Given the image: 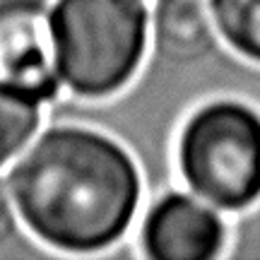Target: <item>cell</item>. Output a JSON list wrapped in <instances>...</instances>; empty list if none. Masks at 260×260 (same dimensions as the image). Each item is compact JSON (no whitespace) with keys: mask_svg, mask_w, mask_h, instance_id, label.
Masks as SVG:
<instances>
[{"mask_svg":"<svg viewBox=\"0 0 260 260\" xmlns=\"http://www.w3.org/2000/svg\"><path fill=\"white\" fill-rule=\"evenodd\" d=\"M27 232L53 258H138L133 232L147 200L135 154L80 121H46L5 169Z\"/></svg>","mask_w":260,"mask_h":260,"instance_id":"cell-1","label":"cell"},{"mask_svg":"<svg viewBox=\"0 0 260 260\" xmlns=\"http://www.w3.org/2000/svg\"><path fill=\"white\" fill-rule=\"evenodd\" d=\"M51 37L68 96L121 94L149 51V0H51Z\"/></svg>","mask_w":260,"mask_h":260,"instance_id":"cell-2","label":"cell"},{"mask_svg":"<svg viewBox=\"0 0 260 260\" xmlns=\"http://www.w3.org/2000/svg\"><path fill=\"white\" fill-rule=\"evenodd\" d=\"M178 183L224 214L260 203V109L241 96H210L181 121L174 142Z\"/></svg>","mask_w":260,"mask_h":260,"instance_id":"cell-3","label":"cell"},{"mask_svg":"<svg viewBox=\"0 0 260 260\" xmlns=\"http://www.w3.org/2000/svg\"><path fill=\"white\" fill-rule=\"evenodd\" d=\"M232 217L186 186H169L145 200L133 243L145 260H224Z\"/></svg>","mask_w":260,"mask_h":260,"instance_id":"cell-4","label":"cell"},{"mask_svg":"<svg viewBox=\"0 0 260 260\" xmlns=\"http://www.w3.org/2000/svg\"><path fill=\"white\" fill-rule=\"evenodd\" d=\"M0 82L46 106L65 94L53 56L51 0H0Z\"/></svg>","mask_w":260,"mask_h":260,"instance_id":"cell-5","label":"cell"},{"mask_svg":"<svg viewBox=\"0 0 260 260\" xmlns=\"http://www.w3.org/2000/svg\"><path fill=\"white\" fill-rule=\"evenodd\" d=\"M48 106L31 94L0 82V171L19 157L46 123Z\"/></svg>","mask_w":260,"mask_h":260,"instance_id":"cell-6","label":"cell"},{"mask_svg":"<svg viewBox=\"0 0 260 260\" xmlns=\"http://www.w3.org/2000/svg\"><path fill=\"white\" fill-rule=\"evenodd\" d=\"M207 8L224 44L260 65V0H207Z\"/></svg>","mask_w":260,"mask_h":260,"instance_id":"cell-7","label":"cell"},{"mask_svg":"<svg viewBox=\"0 0 260 260\" xmlns=\"http://www.w3.org/2000/svg\"><path fill=\"white\" fill-rule=\"evenodd\" d=\"M53 253L27 232L19 219L5 171H0V260H41Z\"/></svg>","mask_w":260,"mask_h":260,"instance_id":"cell-8","label":"cell"}]
</instances>
